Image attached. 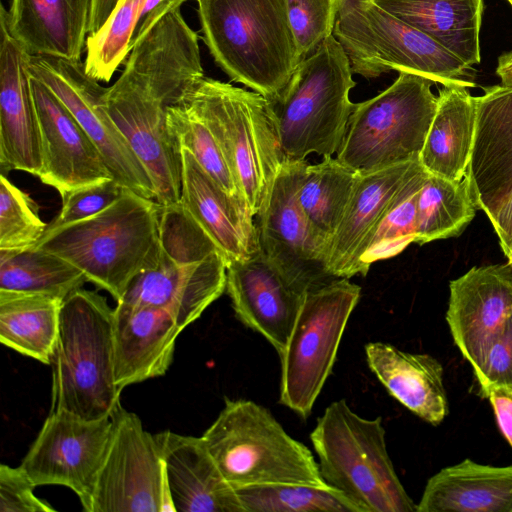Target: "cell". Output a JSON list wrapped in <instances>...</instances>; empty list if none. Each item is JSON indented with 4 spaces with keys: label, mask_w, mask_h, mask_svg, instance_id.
I'll return each mask as SVG.
<instances>
[{
    "label": "cell",
    "mask_w": 512,
    "mask_h": 512,
    "mask_svg": "<svg viewBox=\"0 0 512 512\" xmlns=\"http://www.w3.org/2000/svg\"><path fill=\"white\" fill-rule=\"evenodd\" d=\"M509 2V4L512 6V0H507Z\"/></svg>",
    "instance_id": "48"
},
{
    "label": "cell",
    "mask_w": 512,
    "mask_h": 512,
    "mask_svg": "<svg viewBox=\"0 0 512 512\" xmlns=\"http://www.w3.org/2000/svg\"><path fill=\"white\" fill-rule=\"evenodd\" d=\"M424 32L468 67L478 64L483 0H372Z\"/></svg>",
    "instance_id": "30"
},
{
    "label": "cell",
    "mask_w": 512,
    "mask_h": 512,
    "mask_svg": "<svg viewBox=\"0 0 512 512\" xmlns=\"http://www.w3.org/2000/svg\"><path fill=\"white\" fill-rule=\"evenodd\" d=\"M433 83L400 71L387 89L355 103L336 158L358 173L419 160L437 108Z\"/></svg>",
    "instance_id": "9"
},
{
    "label": "cell",
    "mask_w": 512,
    "mask_h": 512,
    "mask_svg": "<svg viewBox=\"0 0 512 512\" xmlns=\"http://www.w3.org/2000/svg\"><path fill=\"white\" fill-rule=\"evenodd\" d=\"M358 178L332 156L308 164L298 189V202L317 235L328 243L336 232Z\"/></svg>",
    "instance_id": "34"
},
{
    "label": "cell",
    "mask_w": 512,
    "mask_h": 512,
    "mask_svg": "<svg viewBox=\"0 0 512 512\" xmlns=\"http://www.w3.org/2000/svg\"><path fill=\"white\" fill-rule=\"evenodd\" d=\"M226 272L220 252L184 263L159 254L157 264L138 274L119 302L163 309L184 330L223 294Z\"/></svg>",
    "instance_id": "20"
},
{
    "label": "cell",
    "mask_w": 512,
    "mask_h": 512,
    "mask_svg": "<svg viewBox=\"0 0 512 512\" xmlns=\"http://www.w3.org/2000/svg\"><path fill=\"white\" fill-rule=\"evenodd\" d=\"M203 77L198 35L178 7L138 33L106 91L108 113L147 169L161 206L178 203L181 194V150L169 108Z\"/></svg>",
    "instance_id": "1"
},
{
    "label": "cell",
    "mask_w": 512,
    "mask_h": 512,
    "mask_svg": "<svg viewBox=\"0 0 512 512\" xmlns=\"http://www.w3.org/2000/svg\"><path fill=\"white\" fill-rule=\"evenodd\" d=\"M427 175L421 167L399 190L359 258L358 274L365 276L373 263L394 257L415 242L417 199Z\"/></svg>",
    "instance_id": "36"
},
{
    "label": "cell",
    "mask_w": 512,
    "mask_h": 512,
    "mask_svg": "<svg viewBox=\"0 0 512 512\" xmlns=\"http://www.w3.org/2000/svg\"><path fill=\"white\" fill-rule=\"evenodd\" d=\"M35 485L21 467L0 466V512H54L46 501L38 498Z\"/></svg>",
    "instance_id": "43"
},
{
    "label": "cell",
    "mask_w": 512,
    "mask_h": 512,
    "mask_svg": "<svg viewBox=\"0 0 512 512\" xmlns=\"http://www.w3.org/2000/svg\"><path fill=\"white\" fill-rule=\"evenodd\" d=\"M0 7V166L38 177L43 164L41 131L28 73V54L11 35Z\"/></svg>",
    "instance_id": "18"
},
{
    "label": "cell",
    "mask_w": 512,
    "mask_h": 512,
    "mask_svg": "<svg viewBox=\"0 0 512 512\" xmlns=\"http://www.w3.org/2000/svg\"><path fill=\"white\" fill-rule=\"evenodd\" d=\"M361 294L349 278H334L305 294L287 345L280 357L279 403L302 418L330 376L338 348Z\"/></svg>",
    "instance_id": "11"
},
{
    "label": "cell",
    "mask_w": 512,
    "mask_h": 512,
    "mask_svg": "<svg viewBox=\"0 0 512 512\" xmlns=\"http://www.w3.org/2000/svg\"><path fill=\"white\" fill-rule=\"evenodd\" d=\"M114 179L74 189L62 198V207L46 230L71 224L89 218L107 208L117 200L123 191Z\"/></svg>",
    "instance_id": "41"
},
{
    "label": "cell",
    "mask_w": 512,
    "mask_h": 512,
    "mask_svg": "<svg viewBox=\"0 0 512 512\" xmlns=\"http://www.w3.org/2000/svg\"><path fill=\"white\" fill-rule=\"evenodd\" d=\"M416 512H512V465L445 467L428 479Z\"/></svg>",
    "instance_id": "28"
},
{
    "label": "cell",
    "mask_w": 512,
    "mask_h": 512,
    "mask_svg": "<svg viewBox=\"0 0 512 512\" xmlns=\"http://www.w3.org/2000/svg\"><path fill=\"white\" fill-rule=\"evenodd\" d=\"M149 0H91L84 66L97 81L109 82L131 51Z\"/></svg>",
    "instance_id": "32"
},
{
    "label": "cell",
    "mask_w": 512,
    "mask_h": 512,
    "mask_svg": "<svg viewBox=\"0 0 512 512\" xmlns=\"http://www.w3.org/2000/svg\"><path fill=\"white\" fill-rule=\"evenodd\" d=\"M168 124L180 148L190 151L203 170L224 191L246 203L215 137L209 128L192 113L183 99L169 108Z\"/></svg>",
    "instance_id": "38"
},
{
    "label": "cell",
    "mask_w": 512,
    "mask_h": 512,
    "mask_svg": "<svg viewBox=\"0 0 512 512\" xmlns=\"http://www.w3.org/2000/svg\"><path fill=\"white\" fill-rule=\"evenodd\" d=\"M463 84L444 85L419 162L430 174L461 181L466 176L476 127V102Z\"/></svg>",
    "instance_id": "29"
},
{
    "label": "cell",
    "mask_w": 512,
    "mask_h": 512,
    "mask_svg": "<svg viewBox=\"0 0 512 512\" xmlns=\"http://www.w3.org/2000/svg\"><path fill=\"white\" fill-rule=\"evenodd\" d=\"M235 490L244 512H360L329 485L263 484Z\"/></svg>",
    "instance_id": "37"
},
{
    "label": "cell",
    "mask_w": 512,
    "mask_h": 512,
    "mask_svg": "<svg viewBox=\"0 0 512 512\" xmlns=\"http://www.w3.org/2000/svg\"><path fill=\"white\" fill-rule=\"evenodd\" d=\"M349 59L335 36L327 37L296 67L283 90L268 100L287 160L336 154L355 103Z\"/></svg>",
    "instance_id": "5"
},
{
    "label": "cell",
    "mask_w": 512,
    "mask_h": 512,
    "mask_svg": "<svg viewBox=\"0 0 512 512\" xmlns=\"http://www.w3.org/2000/svg\"><path fill=\"white\" fill-rule=\"evenodd\" d=\"M333 35L352 72L362 77L376 78L396 70L425 76L443 86L475 85L462 79L470 67L460 58L372 0H343Z\"/></svg>",
    "instance_id": "10"
},
{
    "label": "cell",
    "mask_w": 512,
    "mask_h": 512,
    "mask_svg": "<svg viewBox=\"0 0 512 512\" xmlns=\"http://www.w3.org/2000/svg\"><path fill=\"white\" fill-rule=\"evenodd\" d=\"M343 0H286L287 13L301 59L333 34Z\"/></svg>",
    "instance_id": "40"
},
{
    "label": "cell",
    "mask_w": 512,
    "mask_h": 512,
    "mask_svg": "<svg viewBox=\"0 0 512 512\" xmlns=\"http://www.w3.org/2000/svg\"><path fill=\"white\" fill-rule=\"evenodd\" d=\"M176 512H244L202 437L164 431L155 434Z\"/></svg>",
    "instance_id": "25"
},
{
    "label": "cell",
    "mask_w": 512,
    "mask_h": 512,
    "mask_svg": "<svg viewBox=\"0 0 512 512\" xmlns=\"http://www.w3.org/2000/svg\"><path fill=\"white\" fill-rule=\"evenodd\" d=\"M474 375L482 396L495 387L512 389V315L490 341Z\"/></svg>",
    "instance_id": "42"
},
{
    "label": "cell",
    "mask_w": 512,
    "mask_h": 512,
    "mask_svg": "<svg viewBox=\"0 0 512 512\" xmlns=\"http://www.w3.org/2000/svg\"><path fill=\"white\" fill-rule=\"evenodd\" d=\"M63 300L0 291V342L17 353L50 365L56 346Z\"/></svg>",
    "instance_id": "31"
},
{
    "label": "cell",
    "mask_w": 512,
    "mask_h": 512,
    "mask_svg": "<svg viewBox=\"0 0 512 512\" xmlns=\"http://www.w3.org/2000/svg\"><path fill=\"white\" fill-rule=\"evenodd\" d=\"M91 0H12L8 29L30 55L80 61L86 46Z\"/></svg>",
    "instance_id": "26"
},
{
    "label": "cell",
    "mask_w": 512,
    "mask_h": 512,
    "mask_svg": "<svg viewBox=\"0 0 512 512\" xmlns=\"http://www.w3.org/2000/svg\"><path fill=\"white\" fill-rule=\"evenodd\" d=\"M28 73L69 109L98 147L113 179L122 187L155 200V186L147 169L108 113L107 88L87 74L84 62L30 55Z\"/></svg>",
    "instance_id": "13"
},
{
    "label": "cell",
    "mask_w": 512,
    "mask_h": 512,
    "mask_svg": "<svg viewBox=\"0 0 512 512\" xmlns=\"http://www.w3.org/2000/svg\"><path fill=\"white\" fill-rule=\"evenodd\" d=\"M201 437L234 489L263 484L328 485L311 450L252 400L225 398L223 409Z\"/></svg>",
    "instance_id": "8"
},
{
    "label": "cell",
    "mask_w": 512,
    "mask_h": 512,
    "mask_svg": "<svg viewBox=\"0 0 512 512\" xmlns=\"http://www.w3.org/2000/svg\"><path fill=\"white\" fill-rule=\"evenodd\" d=\"M476 127L466 178L473 202L491 217L512 191V86L475 97Z\"/></svg>",
    "instance_id": "21"
},
{
    "label": "cell",
    "mask_w": 512,
    "mask_h": 512,
    "mask_svg": "<svg viewBox=\"0 0 512 512\" xmlns=\"http://www.w3.org/2000/svg\"><path fill=\"white\" fill-rule=\"evenodd\" d=\"M183 100L215 137L257 216L287 161L268 100L253 90L205 76Z\"/></svg>",
    "instance_id": "6"
},
{
    "label": "cell",
    "mask_w": 512,
    "mask_h": 512,
    "mask_svg": "<svg viewBox=\"0 0 512 512\" xmlns=\"http://www.w3.org/2000/svg\"><path fill=\"white\" fill-rule=\"evenodd\" d=\"M31 88L42 139L41 182L63 197L74 189L113 179L98 147L63 102L34 77Z\"/></svg>",
    "instance_id": "16"
},
{
    "label": "cell",
    "mask_w": 512,
    "mask_h": 512,
    "mask_svg": "<svg viewBox=\"0 0 512 512\" xmlns=\"http://www.w3.org/2000/svg\"><path fill=\"white\" fill-rule=\"evenodd\" d=\"M182 329L165 310L119 302L113 316L114 376L125 387L164 375Z\"/></svg>",
    "instance_id": "24"
},
{
    "label": "cell",
    "mask_w": 512,
    "mask_h": 512,
    "mask_svg": "<svg viewBox=\"0 0 512 512\" xmlns=\"http://www.w3.org/2000/svg\"><path fill=\"white\" fill-rule=\"evenodd\" d=\"M364 349L370 370L391 396L432 425L444 420L448 400L443 367L436 358L384 342H369Z\"/></svg>",
    "instance_id": "27"
},
{
    "label": "cell",
    "mask_w": 512,
    "mask_h": 512,
    "mask_svg": "<svg viewBox=\"0 0 512 512\" xmlns=\"http://www.w3.org/2000/svg\"><path fill=\"white\" fill-rule=\"evenodd\" d=\"M214 61L237 83L275 98L302 61L286 0H195Z\"/></svg>",
    "instance_id": "3"
},
{
    "label": "cell",
    "mask_w": 512,
    "mask_h": 512,
    "mask_svg": "<svg viewBox=\"0 0 512 512\" xmlns=\"http://www.w3.org/2000/svg\"><path fill=\"white\" fill-rule=\"evenodd\" d=\"M86 282L81 270L51 252L35 246L0 249V291L44 294L64 300Z\"/></svg>",
    "instance_id": "33"
},
{
    "label": "cell",
    "mask_w": 512,
    "mask_h": 512,
    "mask_svg": "<svg viewBox=\"0 0 512 512\" xmlns=\"http://www.w3.org/2000/svg\"><path fill=\"white\" fill-rule=\"evenodd\" d=\"M111 431V418L85 420L52 411L20 466L34 485H62L91 511L92 496Z\"/></svg>",
    "instance_id": "15"
},
{
    "label": "cell",
    "mask_w": 512,
    "mask_h": 512,
    "mask_svg": "<svg viewBox=\"0 0 512 512\" xmlns=\"http://www.w3.org/2000/svg\"><path fill=\"white\" fill-rule=\"evenodd\" d=\"M506 257H507V259H508V263H509L510 265H512V251H511V252L508 254V256H506Z\"/></svg>",
    "instance_id": "47"
},
{
    "label": "cell",
    "mask_w": 512,
    "mask_h": 512,
    "mask_svg": "<svg viewBox=\"0 0 512 512\" xmlns=\"http://www.w3.org/2000/svg\"><path fill=\"white\" fill-rule=\"evenodd\" d=\"M226 291L237 319L284 351L305 294L294 288L262 252L227 265Z\"/></svg>",
    "instance_id": "19"
},
{
    "label": "cell",
    "mask_w": 512,
    "mask_h": 512,
    "mask_svg": "<svg viewBox=\"0 0 512 512\" xmlns=\"http://www.w3.org/2000/svg\"><path fill=\"white\" fill-rule=\"evenodd\" d=\"M161 205L124 188L99 213L46 230L34 245L67 260L119 302L134 278L157 264Z\"/></svg>",
    "instance_id": "2"
},
{
    "label": "cell",
    "mask_w": 512,
    "mask_h": 512,
    "mask_svg": "<svg viewBox=\"0 0 512 512\" xmlns=\"http://www.w3.org/2000/svg\"><path fill=\"white\" fill-rule=\"evenodd\" d=\"M505 256L512 251V191L489 217Z\"/></svg>",
    "instance_id": "45"
},
{
    "label": "cell",
    "mask_w": 512,
    "mask_h": 512,
    "mask_svg": "<svg viewBox=\"0 0 512 512\" xmlns=\"http://www.w3.org/2000/svg\"><path fill=\"white\" fill-rule=\"evenodd\" d=\"M483 397L491 403L498 426L512 447V389L491 388Z\"/></svg>",
    "instance_id": "44"
},
{
    "label": "cell",
    "mask_w": 512,
    "mask_h": 512,
    "mask_svg": "<svg viewBox=\"0 0 512 512\" xmlns=\"http://www.w3.org/2000/svg\"><path fill=\"white\" fill-rule=\"evenodd\" d=\"M47 224L39 216V206L24 191L0 176V249L17 250L34 246Z\"/></svg>",
    "instance_id": "39"
},
{
    "label": "cell",
    "mask_w": 512,
    "mask_h": 512,
    "mask_svg": "<svg viewBox=\"0 0 512 512\" xmlns=\"http://www.w3.org/2000/svg\"><path fill=\"white\" fill-rule=\"evenodd\" d=\"M310 440L324 481L360 512H416L389 456L381 417H361L340 399L317 419Z\"/></svg>",
    "instance_id": "7"
},
{
    "label": "cell",
    "mask_w": 512,
    "mask_h": 512,
    "mask_svg": "<svg viewBox=\"0 0 512 512\" xmlns=\"http://www.w3.org/2000/svg\"><path fill=\"white\" fill-rule=\"evenodd\" d=\"M476 209L466 177L451 181L428 173L417 199L415 243L459 236Z\"/></svg>",
    "instance_id": "35"
},
{
    "label": "cell",
    "mask_w": 512,
    "mask_h": 512,
    "mask_svg": "<svg viewBox=\"0 0 512 512\" xmlns=\"http://www.w3.org/2000/svg\"><path fill=\"white\" fill-rule=\"evenodd\" d=\"M496 74L501 79V84L512 86V51L503 53L498 58Z\"/></svg>",
    "instance_id": "46"
},
{
    "label": "cell",
    "mask_w": 512,
    "mask_h": 512,
    "mask_svg": "<svg viewBox=\"0 0 512 512\" xmlns=\"http://www.w3.org/2000/svg\"><path fill=\"white\" fill-rule=\"evenodd\" d=\"M446 321L453 341L473 372L492 338L512 315V265L473 267L449 284Z\"/></svg>",
    "instance_id": "17"
},
{
    "label": "cell",
    "mask_w": 512,
    "mask_h": 512,
    "mask_svg": "<svg viewBox=\"0 0 512 512\" xmlns=\"http://www.w3.org/2000/svg\"><path fill=\"white\" fill-rule=\"evenodd\" d=\"M309 163L287 160L256 216L260 251L299 292L334 279L326 268V243L317 235L298 202V189Z\"/></svg>",
    "instance_id": "14"
},
{
    "label": "cell",
    "mask_w": 512,
    "mask_h": 512,
    "mask_svg": "<svg viewBox=\"0 0 512 512\" xmlns=\"http://www.w3.org/2000/svg\"><path fill=\"white\" fill-rule=\"evenodd\" d=\"M90 512H176L155 434L119 402Z\"/></svg>",
    "instance_id": "12"
},
{
    "label": "cell",
    "mask_w": 512,
    "mask_h": 512,
    "mask_svg": "<svg viewBox=\"0 0 512 512\" xmlns=\"http://www.w3.org/2000/svg\"><path fill=\"white\" fill-rule=\"evenodd\" d=\"M419 160L358 173L341 222L326 250V268L334 278L358 274V262L381 217L420 168Z\"/></svg>",
    "instance_id": "23"
},
{
    "label": "cell",
    "mask_w": 512,
    "mask_h": 512,
    "mask_svg": "<svg viewBox=\"0 0 512 512\" xmlns=\"http://www.w3.org/2000/svg\"><path fill=\"white\" fill-rule=\"evenodd\" d=\"M113 316L114 308L104 296L83 287L63 300L50 363V412L85 420L111 416L121 394L114 376Z\"/></svg>",
    "instance_id": "4"
},
{
    "label": "cell",
    "mask_w": 512,
    "mask_h": 512,
    "mask_svg": "<svg viewBox=\"0 0 512 512\" xmlns=\"http://www.w3.org/2000/svg\"><path fill=\"white\" fill-rule=\"evenodd\" d=\"M181 150L180 203L211 238L227 265L260 252L254 216L248 205L224 191L185 148Z\"/></svg>",
    "instance_id": "22"
}]
</instances>
